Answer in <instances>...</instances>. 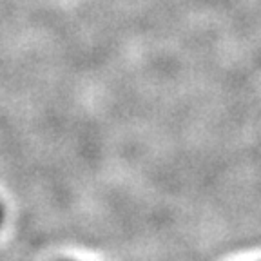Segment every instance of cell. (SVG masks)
Returning a JSON list of instances; mask_svg holds the SVG:
<instances>
[{"instance_id":"6da1fadb","label":"cell","mask_w":261,"mask_h":261,"mask_svg":"<svg viewBox=\"0 0 261 261\" xmlns=\"http://www.w3.org/2000/svg\"><path fill=\"white\" fill-rule=\"evenodd\" d=\"M2 221H4V207L0 203V225H2Z\"/></svg>"}]
</instances>
